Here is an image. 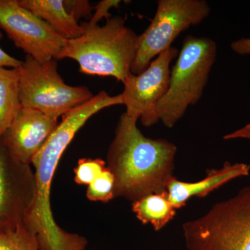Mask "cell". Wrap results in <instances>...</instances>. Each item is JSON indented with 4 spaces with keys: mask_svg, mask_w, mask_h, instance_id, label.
I'll return each mask as SVG.
<instances>
[{
    "mask_svg": "<svg viewBox=\"0 0 250 250\" xmlns=\"http://www.w3.org/2000/svg\"><path fill=\"white\" fill-rule=\"evenodd\" d=\"M137 120L124 113L108 148L107 167L114 175L115 197L134 202L166 191L173 177L177 147L166 139L146 137Z\"/></svg>",
    "mask_w": 250,
    "mask_h": 250,
    "instance_id": "6da1fadb",
    "label": "cell"
},
{
    "mask_svg": "<svg viewBox=\"0 0 250 250\" xmlns=\"http://www.w3.org/2000/svg\"><path fill=\"white\" fill-rule=\"evenodd\" d=\"M125 20L116 16L103 26L82 23L83 34L65 40L57 60L73 59L82 73L113 77L123 83L131 73L139 40L134 31L125 25Z\"/></svg>",
    "mask_w": 250,
    "mask_h": 250,
    "instance_id": "7a4b0ae2",
    "label": "cell"
},
{
    "mask_svg": "<svg viewBox=\"0 0 250 250\" xmlns=\"http://www.w3.org/2000/svg\"><path fill=\"white\" fill-rule=\"evenodd\" d=\"M217 50L216 42L209 38L188 35L184 39L171 70L168 88L153 112L152 125L161 121L166 127H174L189 106L200 101Z\"/></svg>",
    "mask_w": 250,
    "mask_h": 250,
    "instance_id": "3957f363",
    "label": "cell"
},
{
    "mask_svg": "<svg viewBox=\"0 0 250 250\" xmlns=\"http://www.w3.org/2000/svg\"><path fill=\"white\" fill-rule=\"evenodd\" d=\"M182 229L188 250H250V187Z\"/></svg>",
    "mask_w": 250,
    "mask_h": 250,
    "instance_id": "277c9868",
    "label": "cell"
},
{
    "mask_svg": "<svg viewBox=\"0 0 250 250\" xmlns=\"http://www.w3.org/2000/svg\"><path fill=\"white\" fill-rule=\"evenodd\" d=\"M17 69L21 107L59 118L94 97L84 85L65 83L57 70L55 59L40 62L27 56Z\"/></svg>",
    "mask_w": 250,
    "mask_h": 250,
    "instance_id": "5b68a950",
    "label": "cell"
},
{
    "mask_svg": "<svg viewBox=\"0 0 250 250\" xmlns=\"http://www.w3.org/2000/svg\"><path fill=\"white\" fill-rule=\"evenodd\" d=\"M210 12L205 0H159L150 24L139 36L131 73L144 71L156 57L172 47L182 32L200 24Z\"/></svg>",
    "mask_w": 250,
    "mask_h": 250,
    "instance_id": "8992f818",
    "label": "cell"
},
{
    "mask_svg": "<svg viewBox=\"0 0 250 250\" xmlns=\"http://www.w3.org/2000/svg\"><path fill=\"white\" fill-rule=\"evenodd\" d=\"M0 28L16 47L40 62L57 60L66 40L18 0H0Z\"/></svg>",
    "mask_w": 250,
    "mask_h": 250,
    "instance_id": "52a82bcc",
    "label": "cell"
},
{
    "mask_svg": "<svg viewBox=\"0 0 250 250\" xmlns=\"http://www.w3.org/2000/svg\"><path fill=\"white\" fill-rule=\"evenodd\" d=\"M178 54V49L171 47L156 57L141 73L130 74L123 83L124 90L121 93L126 116L141 120L143 126H152L153 112L167 92L170 64Z\"/></svg>",
    "mask_w": 250,
    "mask_h": 250,
    "instance_id": "ba28073f",
    "label": "cell"
},
{
    "mask_svg": "<svg viewBox=\"0 0 250 250\" xmlns=\"http://www.w3.org/2000/svg\"><path fill=\"white\" fill-rule=\"evenodd\" d=\"M31 166L14 159L0 139V231L17 228L30 211L36 192Z\"/></svg>",
    "mask_w": 250,
    "mask_h": 250,
    "instance_id": "9c48e42d",
    "label": "cell"
},
{
    "mask_svg": "<svg viewBox=\"0 0 250 250\" xmlns=\"http://www.w3.org/2000/svg\"><path fill=\"white\" fill-rule=\"evenodd\" d=\"M58 118L32 108L21 107L1 137L10 154L23 164H30L58 126Z\"/></svg>",
    "mask_w": 250,
    "mask_h": 250,
    "instance_id": "30bf717a",
    "label": "cell"
},
{
    "mask_svg": "<svg viewBox=\"0 0 250 250\" xmlns=\"http://www.w3.org/2000/svg\"><path fill=\"white\" fill-rule=\"evenodd\" d=\"M250 166L243 163L226 162L220 169H211L196 182H186L172 177L166 187L169 200L176 210L187 205L192 197L202 198L233 179L249 175Z\"/></svg>",
    "mask_w": 250,
    "mask_h": 250,
    "instance_id": "8fae6325",
    "label": "cell"
},
{
    "mask_svg": "<svg viewBox=\"0 0 250 250\" xmlns=\"http://www.w3.org/2000/svg\"><path fill=\"white\" fill-rule=\"evenodd\" d=\"M18 2L66 40L80 37L84 31L82 24L67 12L62 0H18Z\"/></svg>",
    "mask_w": 250,
    "mask_h": 250,
    "instance_id": "7c38bea8",
    "label": "cell"
},
{
    "mask_svg": "<svg viewBox=\"0 0 250 250\" xmlns=\"http://www.w3.org/2000/svg\"><path fill=\"white\" fill-rule=\"evenodd\" d=\"M132 211L143 225L151 224L160 231L176 215V209L169 200L167 191L150 194L133 202Z\"/></svg>",
    "mask_w": 250,
    "mask_h": 250,
    "instance_id": "4fadbf2b",
    "label": "cell"
},
{
    "mask_svg": "<svg viewBox=\"0 0 250 250\" xmlns=\"http://www.w3.org/2000/svg\"><path fill=\"white\" fill-rule=\"evenodd\" d=\"M21 108L18 69L0 67V139Z\"/></svg>",
    "mask_w": 250,
    "mask_h": 250,
    "instance_id": "5bb4252c",
    "label": "cell"
},
{
    "mask_svg": "<svg viewBox=\"0 0 250 250\" xmlns=\"http://www.w3.org/2000/svg\"><path fill=\"white\" fill-rule=\"evenodd\" d=\"M0 250H40L37 235L21 224L14 230L0 231Z\"/></svg>",
    "mask_w": 250,
    "mask_h": 250,
    "instance_id": "9a60e30c",
    "label": "cell"
},
{
    "mask_svg": "<svg viewBox=\"0 0 250 250\" xmlns=\"http://www.w3.org/2000/svg\"><path fill=\"white\" fill-rule=\"evenodd\" d=\"M115 178L106 167L87 188L86 197L92 202L107 203L115 198Z\"/></svg>",
    "mask_w": 250,
    "mask_h": 250,
    "instance_id": "2e32d148",
    "label": "cell"
},
{
    "mask_svg": "<svg viewBox=\"0 0 250 250\" xmlns=\"http://www.w3.org/2000/svg\"><path fill=\"white\" fill-rule=\"evenodd\" d=\"M107 167L102 159H81L75 168V182L88 186Z\"/></svg>",
    "mask_w": 250,
    "mask_h": 250,
    "instance_id": "e0dca14e",
    "label": "cell"
},
{
    "mask_svg": "<svg viewBox=\"0 0 250 250\" xmlns=\"http://www.w3.org/2000/svg\"><path fill=\"white\" fill-rule=\"evenodd\" d=\"M64 6L67 12L78 21L80 18H91L94 11V6L89 1L85 0H67L63 1Z\"/></svg>",
    "mask_w": 250,
    "mask_h": 250,
    "instance_id": "ac0fdd59",
    "label": "cell"
},
{
    "mask_svg": "<svg viewBox=\"0 0 250 250\" xmlns=\"http://www.w3.org/2000/svg\"><path fill=\"white\" fill-rule=\"evenodd\" d=\"M121 1L119 0H104L100 1L96 6H94V14L87 24L90 26L96 25L103 18L106 21L111 18L109 10L112 8H118Z\"/></svg>",
    "mask_w": 250,
    "mask_h": 250,
    "instance_id": "d6986e66",
    "label": "cell"
},
{
    "mask_svg": "<svg viewBox=\"0 0 250 250\" xmlns=\"http://www.w3.org/2000/svg\"><path fill=\"white\" fill-rule=\"evenodd\" d=\"M2 33L0 31V40L2 39ZM22 61L11 57L9 54L4 52L0 47V67H7V68H18L22 64Z\"/></svg>",
    "mask_w": 250,
    "mask_h": 250,
    "instance_id": "ffe728a7",
    "label": "cell"
},
{
    "mask_svg": "<svg viewBox=\"0 0 250 250\" xmlns=\"http://www.w3.org/2000/svg\"><path fill=\"white\" fill-rule=\"evenodd\" d=\"M231 48L235 53L240 55H250V38H243L233 41Z\"/></svg>",
    "mask_w": 250,
    "mask_h": 250,
    "instance_id": "44dd1931",
    "label": "cell"
},
{
    "mask_svg": "<svg viewBox=\"0 0 250 250\" xmlns=\"http://www.w3.org/2000/svg\"><path fill=\"white\" fill-rule=\"evenodd\" d=\"M239 139H250V123L240 129L223 136V139L227 140V141Z\"/></svg>",
    "mask_w": 250,
    "mask_h": 250,
    "instance_id": "7402d4cb",
    "label": "cell"
}]
</instances>
